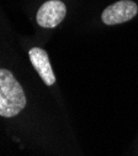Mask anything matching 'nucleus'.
I'll return each mask as SVG.
<instances>
[{
	"instance_id": "1",
	"label": "nucleus",
	"mask_w": 138,
	"mask_h": 156,
	"mask_svg": "<svg viewBox=\"0 0 138 156\" xmlns=\"http://www.w3.org/2000/svg\"><path fill=\"white\" fill-rule=\"evenodd\" d=\"M26 107L25 92L11 71L0 68V116L12 118Z\"/></svg>"
},
{
	"instance_id": "2",
	"label": "nucleus",
	"mask_w": 138,
	"mask_h": 156,
	"mask_svg": "<svg viewBox=\"0 0 138 156\" xmlns=\"http://www.w3.org/2000/svg\"><path fill=\"white\" fill-rule=\"evenodd\" d=\"M138 12V6L132 0H120L107 6L103 14L101 20L106 25H117L130 21Z\"/></svg>"
},
{
	"instance_id": "3",
	"label": "nucleus",
	"mask_w": 138,
	"mask_h": 156,
	"mask_svg": "<svg viewBox=\"0 0 138 156\" xmlns=\"http://www.w3.org/2000/svg\"><path fill=\"white\" fill-rule=\"evenodd\" d=\"M67 14L66 4L61 0H48L43 3L37 11L36 20L39 26L45 29H52L63 21Z\"/></svg>"
},
{
	"instance_id": "4",
	"label": "nucleus",
	"mask_w": 138,
	"mask_h": 156,
	"mask_svg": "<svg viewBox=\"0 0 138 156\" xmlns=\"http://www.w3.org/2000/svg\"><path fill=\"white\" fill-rule=\"evenodd\" d=\"M29 57H30V61H31L33 68L37 71L39 77L42 78L45 84H47V86L54 84L56 76L53 73L47 52L39 47H33L29 51Z\"/></svg>"
}]
</instances>
